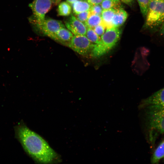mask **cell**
I'll return each instance as SVG.
<instances>
[{"label":"cell","mask_w":164,"mask_h":164,"mask_svg":"<svg viewBox=\"0 0 164 164\" xmlns=\"http://www.w3.org/2000/svg\"><path fill=\"white\" fill-rule=\"evenodd\" d=\"M15 137L26 153L37 162L50 163L58 158L56 153L41 136L22 122L15 127Z\"/></svg>","instance_id":"obj_1"},{"label":"cell","mask_w":164,"mask_h":164,"mask_svg":"<svg viewBox=\"0 0 164 164\" xmlns=\"http://www.w3.org/2000/svg\"><path fill=\"white\" fill-rule=\"evenodd\" d=\"M121 30L119 27H113L106 29L101 37L99 43L94 45L91 55L94 57H101L112 49L119 40Z\"/></svg>","instance_id":"obj_2"},{"label":"cell","mask_w":164,"mask_h":164,"mask_svg":"<svg viewBox=\"0 0 164 164\" xmlns=\"http://www.w3.org/2000/svg\"><path fill=\"white\" fill-rule=\"evenodd\" d=\"M144 26L159 30L164 20V0H150Z\"/></svg>","instance_id":"obj_3"},{"label":"cell","mask_w":164,"mask_h":164,"mask_svg":"<svg viewBox=\"0 0 164 164\" xmlns=\"http://www.w3.org/2000/svg\"><path fill=\"white\" fill-rule=\"evenodd\" d=\"M147 106L149 128L154 135L153 137H155L158 134L164 133V106Z\"/></svg>","instance_id":"obj_4"},{"label":"cell","mask_w":164,"mask_h":164,"mask_svg":"<svg viewBox=\"0 0 164 164\" xmlns=\"http://www.w3.org/2000/svg\"><path fill=\"white\" fill-rule=\"evenodd\" d=\"M94 45L86 35H74L68 46L79 54L85 56L91 53Z\"/></svg>","instance_id":"obj_5"},{"label":"cell","mask_w":164,"mask_h":164,"mask_svg":"<svg viewBox=\"0 0 164 164\" xmlns=\"http://www.w3.org/2000/svg\"><path fill=\"white\" fill-rule=\"evenodd\" d=\"M33 23L40 32L51 38L60 29L65 27L61 21L52 19L45 18L41 22Z\"/></svg>","instance_id":"obj_6"},{"label":"cell","mask_w":164,"mask_h":164,"mask_svg":"<svg viewBox=\"0 0 164 164\" xmlns=\"http://www.w3.org/2000/svg\"><path fill=\"white\" fill-rule=\"evenodd\" d=\"M50 0H34L29 5L33 14L32 22H41L45 19L46 14L51 9Z\"/></svg>","instance_id":"obj_7"},{"label":"cell","mask_w":164,"mask_h":164,"mask_svg":"<svg viewBox=\"0 0 164 164\" xmlns=\"http://www.w3.org/2000/svg\"><path fill=\"white\" fill-rule=\"evenodd\" d=\"M65 24L68 29L74 35H86L87 30L86 26L72 14L66 21Z\"/></svg>","instance_id":"obj_8"},{"label":"cell","mask_w":164,"mask_h":164,"mask_svg":"<svg viewBox=\"0 0 164 164\" xmlns=\"http://www.w3.org/2000/svg\"><path fill=\"white\" fill-rule=\"evenodd\" d=\"M144 106H164V87L155 92L145 99L143 102Z\"/></svg>","instance_id":"obj_9"},{"label":"cell","mask_w":164,"mask_h":164,"mask_svg":"<svg viewBox=\"0 0 164 164\" xmlns=\"http://www.w3.org/2000/svg\"><path fill=\"white\" fill-rule=\"evenodd\" d=\"M73 35L70 30L64 27L60 29L52 39L68 46Z\"/></svg>","instance_id":"obj_10"},{"label":"cell","mask_w":164,"mask_h":164,"mask_svg":"<svg viewBox=\"0 0 164 164\" xmlns=\"http://www.w3.org/2000/svg\"><path fill=\"white\" fill-rule=\"evenodd\" d=\"M128 17L127 12L123 9L119 7L115 9L112 20L113 27H119L122 25Z\"/></svg>","instance_id":"obj_11"},{"label":"cell","mask_w":164,"mask_h":164,"mask_svg":"<svg viewBox=\"0 0 164 164\" xmlns=\"http://www.w3.org/2000/svg\"><path fill=\"white\" fill-rule=\"evenodd\" d=\"M115 12V9H103L101 13V16L102 23L106 29L113 27L112 20Z\"/></svg>","instance_id":"obj_12"},{"label":"cell","mask_w":164,"mask_h":164,"mask_svg":"<svg viewBox=\"0 0 164 164\" xmlns=\"http://www.w3.org/2000/svg\"><path fill=\"white\" fill-rule=\"evenodd\" d=\"M73 12L75 15L90 10L91 5L85 0H78L72 4Z\"/></svg>","instance_id":"obj_13"},{"label":"cell","mask_w":164,"mask_h":164,"mask_svg":"<svg viewBox=\"0 0 164 164\" xmlns=\"http://www.w3.org/2000/svg\"><path fill=\"white\" fill-rule=\"evenodd\" d=\"M163 158H164V140L160 143L154 151L151 162L152 163H157Z\"/></svg>","instance_id":"obj_14"},{"label":"cell","mask_w":164,"mask_h":164,"mask_svg":"<svg viewBox=\"0 0 164 164\" xmlns=\"http://www.w3.org/2000/svg\"><path fill=\"white\" fill-rule=\"evenodd\" d=\"M101 23L102 19L101 15L91 13L84 24L87 28L93 29L95 26Z\"/></svg>","instance_id":"obj_15"},{"label":"cell","mask_w":164,"mask_h":164,"mask_svg":"<svg viewBox=\"0 0 164 164\" xmlns=\"http://www.w3.org/2000/svg\"><path fill=\"white\" fill-rule=\"evenodd\" d=\"M72 8L70 4L67 2L60 3L57 8L58 15L62 16H67L70 15L71 12Z\"/></svg>","instance_id":"obj_16"},{"label":"cell","mask_w":164,"mask_h":164,"mask_svg":"<svg viewBox=\"0 0 164 164\" xmlns=\"http://www.w3.org/2000/svg\"><path fill=\"white\" fill-rule=\"evenodd\" d=\"M86 36L88 39L94 44L98 43L100 40V37L97 35L93 29L87 28Z\"/></svg>","instance_id":"obj_17"},{"label":"cell","mask_w":164,"mask_h":164,"mask_svg":"<svg viewBox=\"0 0 164 164\" xmlns=\"http://www.w3.org/2000/svg\"><path fill=\"white\" fill-rule=\"evenodd\" d=\"M141 12L143 16L145 17L148 12L150 0H137Z\"/></svg>","instance_id":"obj_18"},{"label":"cell","mask_w":164,"mask_h":164,"mask_svg":"<svg viewBox=\"0 0 164 164\" xmlns=\"http://www.w3.org/2000/svg\"><path fill=\"white\" fill-rule=\"evenodd\" d=\"M100 5L103 10L111 9H115L120 7V5L117 4L110 0H103Z\"/></svg>","instance_id":"obj_19"},{"label":"cell","mask_w":164,"mask_h":164,"mask_svg":"<svg viewBox=\"0 0 164 164\" xmlns=\"http://www.w3.org/2000/svg\"><path fill=\"white\" fill-rule=\"evenodd\" d=\"M91 14L90 10L84 12L76 15V17L84 24L87 21Z\"/></svg>","instance_id":"obj_20"},{"label":"cell","mask_w":164,"mask_h":164,"mask_svg":"<svg viewBox=\"0 0 164 164\" xmlns=\"http://www.w3.org/2000/svg\"><path fill=\"white\" fill-rule=\"evenodd\" d=\"M103 9L100 4L91 6L90 10L91 13L101 15Z\"/></svg>","instance_id":"obj_21"},{"label":"cell","mask_w":164,"mask_h":164,"mask_svg":"<svg viewBox=\"0 0 164 164\" xmlns=\"http://www.w3.org/2000/svg\"><path fill=\"white\" fill-rule=\"evenodd\" d=\"M105 29L104 25L101 23L95 26L93 29L95 33L100 38L105 32Z\"/></svg>","instance_id":"obj_22"},{"label":"cell","mask_w":164,"mask_h":164,"mask_svg":"<svg viewBox=\"0 0 164 164\" xmlns=\"http://www.w3.org/2000/svg\"><path fill=\"white\" fill-rule=\"evenodd\" d=\"M91 5L100 4L103 0H85Z\"/></svg>","instance_id":"obj_23"},{"label":"cell","mask_w":164,"mask_h":164,"mask_svg":"<svg viewBox=\"0 0 164 164\" xmlns=\"http://www.w3.org/2000/svg\"><path fill=\"white\" fill-rule=\"evenodd\" d=\"M158 31L159 35L164 36V20Z\"/></svg>","instance_id":"obj_24"},{"label":"cell","mask_w":164,"mask_h":164,"mask_svg":"<svg viewBox=\"0 0 164 164\" xmlns=\"http://www.w3.org/2000/svg\"><path fill=\"white\" fill-rule=\"evenodd\" d=\"M121 1L125 4L131 6L135 0H121Z\"/></svg>","instance_id":"obj_25"},{"label":"cell","mask_w":164,"mask_h":164,"mask_svg":"<svg viewBox=\"0 0 164 164\" xmlns=\"http://www.w3.org/2000/svg\"><path fill=\"white\" fill-rule=\"evenodd\" d=\"M53 4L55 5H57L59 4L61 0H50Z\"/></svg>","instance_id":"obj_26"},{"label":"cell","mask_w":164,"mask_h":164,"mask_svg":"<svg viewBox=\"0 0 164 164\" xmlns=\"http://www.w3.org/2000/svg\"><path fill=\"white\" fill-rule=\"evenodd\" d=\"M78 0H66L67 2L70 4H72L73 3Z\"/></svg>","instance_id":"obj_27"},{"label":"cell","mask_w":164,"mask_h":164,"mask_svg":"<svg viewBox=\"0 0 164 164\" xmlns=\"http://www.w3.org/2000/svg\"><path fill=\"white\" fill-rule=\"evenodd\" d=\"M116 4L120 5V0H110Z\"/></svg>","instance_id":"obj_28"},{"label":"cell","mask_w":164,"mask_h":164,"mask_svg":"<svg viewBox=\"0 0 164 164\" xmlns=\"http://www.w3.org/2000/svg\"><path fill=\"white\" fill-rule=\"evenodd\" d=\"M157 0V1H163V0Z\"/></svg>","instance_id":"obj_29"}]
</instances>
